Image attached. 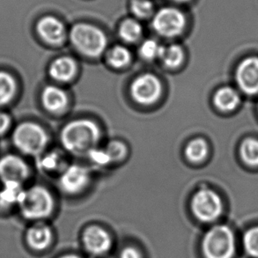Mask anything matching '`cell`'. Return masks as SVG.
<instances>
[{"label":"cell","instance_id":"cell-3","mask_svg":"<svg viewBox=\"0 0 258 258\" xmlns=\"http://www.w3.org/2000/svg\"><path fill=\"white\" fill-rule=\"evenodd\" d=\"M18 204L25 218L35 220L49 216L54 206L52 196L42 186H34L24 190Z\"/></svg>","mask_w":258,"mask_h":258},{"label":"cell","instance_id":"cell-19","mask_svg":"<svg viewBox=\"0 0 258 258\" xmlns=\"http://www.w3.org/2000/svg\"><path fill=\"white\" fill-rule=\"evenodd\" d=\"M208 154V145L203 139H196L188 142L185 148V155L188 161L199 163L204 161Z\"/></svg>","mask_w":258,"mask_h":258},{"label":"cell","instance_id":"cell-29","mask_svg":"<svg viewBox=\"0 0 258 258\" xmlns=\"http://www.w3.org/2000/svg\"><path fill=\"white\" fill-rule=\"evenodd\" d=\"M243 243L249 255L258 257V227L251 228L245 234Z\"/></svg>","mask_w":258,"mask_h":258},{"label":"cell","instance_id":"cell-34","mask_svg":"<svg viewBox=\"0 0 258 258\" xmlns=\"http://www.w3.org/2000/svg\"><path fill=\"white\" fill-rule=\"evenodd\" d=\"M172 1H174V2H175V3H186V2H188V1H189V0H172Z\"/></svg>","mask_w":258,"mask_h":258},{"label":"cell","instance_id":"cell-20","mask_svg":"<svg viewBox=\"0 0 258 258\" xmlns=\"http://www.w3.org/2000/svg\"><path fill=\"white\" fill-rule=\"evenodd\" d=\"M143 28L139 21L128 19L122 21L119 28L120 37L126 42H135L141 37Z\"/></svg>","mask_w":258,"mask_h":258},{"label":"cell","instance_id":"cell-1","mask_svg":"<svg viewBox=\"0 0 258 258\" xmlns=\"http://www.w3.org/2000/svg\"><path fill=\"white\" fill-rule=\"evenodd\" d=\"M100 139L99 126L89 119H79L68 122L60 134L63 148L75 155L88 154L96 148Z\"/></svg>","mask_w":258,"mask_h":258},{"label":"cell","instance_id":"cell-25","mask_svg":"<svg viewBox=\"0 0 258 258\" xmlns=\"http://www.w3.org/2000/svg\"><path fill=\"white\" fill-rule=\"evenodd\" d=\"M15 82L10 74L0 72V106L6 104L13 98Z\"/></svg>","mask_w":258,"mask_h":258},{"label":"cell","instance_id":"cell-9","mask_svg":"<svg viewBox=\"0 0 258 258\" xmlns=\"http://www.w3.org/2000/svg\"><path fill=\"white\" fill-rule=\"evenodd\" d=\"M235 80L238 87L245 94H257L258 56L246 57L238 64Z\"/></svg>","mask_w":258,"mask_h":258},{"label":"cell","instance_id":"cell-28","mask_svg":"<svg viewBox=\"0 0 258 258\" xmlns=\"http://www.w3.org/2000/svg\"><path fill=\"white\" fill-rule=\"evenodd\" d=\"M131 9L135 16L139 18H147L153 14L154 5L150 0H133Z\"/></svg>","mask_w":258,"mask_h":258},{"label":"cell","instance_id":"cell-21","mask_svg":"<svg viewBox=\"0 0 258 258\" xmlns=\"http://www.w3.org/2000/svg\"><path fill=\"white\" fill-rule=\"evenodd\" d=\"M23 192L21 183L14 181L5 182L3 189L0 191V205L8 206L19 203Z\"/></svg>","mask_w":258,"mask_h":258},{"label":"cell","instance_id":"cell-30","mask_svg":"<svg viewBox=\"0 0 258 258\" xmlns=\"http://www.w3.org/2000/svg\"><path fill=\"white\" fill-rule=\"evenodd\" d=\"M88 157L91 161L98 166H107L111 163L110 158L105 149H98L97 147L88 153Z\"/></svg>","mask_w":258,"mask_h":258},{"label":"cell","instance_id":"cell-23","mask_svg":"<svg viewBox=\"0 0 258 258\" xmlns=\"http://www.w3.org/2000/svg\"><path fill=\"white\" fill-rule=\"evenodd\" d=\"M132 55L129 49L123 46L117 45L112 48L107 55V61L114 68H122L130 63Z\"/></svg>","mask_w":258,"mask_h":258},{"label":"cell","instance_id":"cell-5","mask_svg":"<svg viewBox=\"0 0 258 258\" xmlns=\"http://www.w3.org/2000/svg\"><path fill=\"white\" fill-rule=\"evenodd\" d=\"M14 141L19 150L29 155H38L49 143V137L41 126L35 122H23L18 126Z\"/></svg>","mask_w":258,"mask_h":258},{"label":"cell","instance_id":"cell-12","mask_svg":"<svg viewBox=\"0 0 258 258\" xmlns=\"http://www.w3.org/2000/svg\"><path fill=\"white\" fill-rule=\"evenodd\" d=\"M83 241L87 251L94 255H104L111 248L109 234L100 227H90L85 231Z\"/></svg>","mask_w":258,"mask_h":258},{"label":"cell","instance_id":"cell-22","mask_svg":"<svg viewBox=\"0 0 258 258\" xmlns=\"http://www.w3.org/2000/svg\"><path fill=\"white\" fill-rule=\"evenodd\" d=\"M38 167L42 171L55 172L57 170H64V159L57 152H51L43 155L38 160Z\"/></svg>","mask_w":258,"mask_h":258},{"label":"cell","instance_id":"cell-18","mask_svg":"<svg viewBox=\"0 0 258 258\" xmlns=\"http://www.w3.org/2000/svg\"><path fill=\"white\" fill-rule=\"evenodd\" d=\"M160 59L164 63L165 67L168 68H176L184 60V52L181 46L177 44L162 47Z\"/></svg>","mask_w":258,"mask_h":258},{"label":"cell","instance_id":"cell-32","mask_svg":"<svg viewBox=\"0 0 258 258\" xmlns=\"http://www.w3.org/2000/svg\"><path fill=\"white\" fill-rule=\"evenodd\" d=\"M9 117L3 113H0V134L3 133L9 125Z\"/></svg>","mask_w":258,"mask_h":258},{"label":"cell","instance_id":"cell-26","mask_svg":"<svg viewBox=\"0 0 258 258\" xmlns=\"http://www.w3.org/2000/svg\"><path fill=\"white\" fill-rule=\"evenodd\" d=\"M162 46L160 45L155 40H146L140 47V56L147 60L159 58L161 55Z\"/></svg>","mask_w":258,"mask_h":258},{"label":"cell","instance_id":"cell-27","mask_svg":"<svg viewBox=\"0 0 258 258\" xmlns=\"http://www.w3.org/2000/svg\"><path fill=\"white\" fill-rule=\"evenodd\" d=\"M105 150L110 158L111 162L122 161L127 154V147L121 141H111L108 144Z\"/></svg>","mask_w":258,"mask_h":258},{"label":"cell","instance_id":"cell-13","mask_svg":"<svg viewBox=\"0 0 258 258\" xmlns=\"http://www.w3.org/2000/svg\"><path fill=\"white\" fill-rule=\"evenodd\" d=\"M28 168L21 158L7 155L0 160V178L4 182L14 181L21 183L28 177Z\"/></svg>","mask_w":258,"mask_h":258},{"label":"cell","instance_id":"cell-4","mask_svg":"<svg viewBox=\"0 0 258 258\" xmlns=\"http://www.w3.org/2000/svg\"><path fill=\"white\" fill-rule=\"evenodd\" d=\"M206 258H231L234 255V237L227 226H216L206 233L202 243Z\"/></svg>","mask_w":258,"mask_h":258},{"label":"cell","instance_id":"cell-31","mask_svg":"<svg viewBox=\"0 0 258 258\" xmlns=\"http://www.w3.org/2000/svg\"><path fill=\"white\" fill-rule=\"evenodd\" d=\"M120 258H142V255L136 248L129 247L122 250L120 255Z\"/></svg>","mask_w":258,"mask_h":258},{"label":"cell","instance_id":"cell-15","mask_svg":"<svg viewBox=\"0 0 258 258\" xmlns=\"http://www.w3.org/2000/svg\"><path fill=\"white\" fill-rule=\"evenodd\" d=\"M77 73V63L70 56H60L49 67V74L53 80L67 82L73 80Z\"/></svg>","mask_w":258,"mask_h":258},{"label":"cell","instance_id":"cell-14","mask_svg":"<svg viewBox=\"0 0 258 258\" xmlns=\"http://www.w3.org/2000/svg\"><path fill=\"white\" fill-rule=\"evenodd\" d=\"M42 101L48 111L56 114L63 112L68 104L67 93L56 86H48L43 89Z\"/></svg>","mask_w":258,"mask_h":258},{"label":"cell","instance_id":"cell-6","mask_svg":"<svg viewBox=\"0 0 258 258\" xmlns=\"http://www.w3.org/2000/svg\"><path fill=\"white\" fill-rule=\"evenodd\" d=\"M194 215L204 222L217 220L222 212V202L218 193L210 188H200L191 200Z\"/></svg>","mask_w":258,"mask_h":258},{"label":"cell","instance_id":"cell-10","mask_svg":"<svg viewBox=\"0 0 258 258\" xmlns=\"http://www.w3.org/2000/svg\"><path fill=\"white\" fill-rule=\"evenodd\" d=\"M90 180V174L87 168L74 164L64 168L59 178V187L68 194L82 191Z\"/></svg>","mask_w":258,"mask_h":258},{"label":"cell","instance_id":"cell-2","mask_svg":"<svg viewBox=\"0 0 258 258\" xmlns=\"http://www.w3.org/2000/svg\"><path fill=\"white\" fill-rule=\"evenodd\" d=\"M70 38L75 49L88 57L102 55L108 43L103 31L88 23L74 25L71 30Z\"/></svg>","mask_w":258,"mask_h":258},{"label":"cell","instance_id":"cell-7","mask_svg":"<svg viewBox=\"0 0 258 258\" xmlns=\"http://www.w3.org/2000/svg\"><path fill=\"white\" fill-rule=\"evenodd\" d=\"M186 24L184 14L174 7H165L158 11L152 21V26L158 35L172 38L181 35Z\"/></svg>","mask_w":258,"mask_h":258},{"label":"cell","instance_id":"cell-16","mask_svg":"<svg viewBox=\"0 0 258 258\" xmlns=\"http://www.w3.org/2000/svg\"><path fill=\"white\" fill-rule=\"evenodd\" d=\"M213 103L221 111H233L241 103V97L234 88L223 87L214 94Z\"/></svg>","mask_w":258,"mask_h":258},{"label":"cell","instance_id":"cell-17","mask_svg":"<svg viewBox=\"0 0 258 258\" xmlns=\"http://www.w3.org/2000/svg\"><path fill=\"white\" fill-rule=\"evenodd\" d=\"M51 230L44 224H36L28 231L27 240L31 248L42 250L47 248L51 241Z\"/></svg>","mask_w":258,"mask_h":258},{"label":"cell","instance_id":"cell-33","mask_svg":"<svg viewBox=\"0 0 258 258\" xmlns=\"http://www.w3.org/2000/svg\"><path fill=\"white\" fill-rule=\"evenodd\" d=\"M60 258H81V257H80V256H78V255H64V256H63V257H60Z\"/></svg>","mask_w":258,"mask_h":258},{"label":"cell","instance_id":"cell-11","mask_svg":"<svg viewBox=\"0 0 258 258\" xmlns=\"http://www.w3.org/2000/svg\"><path fill=\"white\" fill-rule=\"evenodd\" d=\"M37 33L41 38L49 44L59 45L67 37V29L62 21L53 16H46L37 24Z\"/></svg>","mask_w":258,"mask_h":258},{"label":"cell","instance_id":"cell-24","mask_svg":"<svg viewBox=\"0 0 258 258\" xmlns=\"http://www.w3.org/2000/svg\"><path fill=\"white\" fill-rule=\"evenodd\" d=\"M242 161L250 166H258V140L249 138L243 140L240 147Z\"/></svg>","mask_w":258,"mask_h":258},{"label":"cell","instance_id":"cell-8","mask_svg":"<svg viewBox=\"0 0 258 258\" xmlns=\"http://www.w3.org/2000/svg\"><path fill=\"white\" fill-rule=\"evenodd\" d=\"M131 94L139 104H154L161 98L162 85L160 79L154 74H145L133 81Z\"/></svg>","mask_w":258,"mask_h":258}]
</instances>
